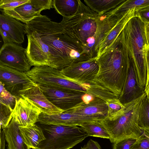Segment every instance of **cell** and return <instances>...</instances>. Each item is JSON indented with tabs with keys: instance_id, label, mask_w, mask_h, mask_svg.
<instances>
[{
	"instance_id": "cell-19",
	"label": "cell",
	"mask_w": 149,
	"mask_h": 149,
	"mask_svg": "<svg viewBox=\"0 0 149 149\" xmlns=\"http://www.w3.org/2000/svg\"><path fill=\"white\" fill-rule=\"evenodd\" d=\"M41 12L32 3L31 0L13 10L2 11V13H6L25 24L40 15Z\"/></svg>"
},
{
	"instance_id": "cell-33",
	"label": "cell",
	"mask_w": 149,
	"mask_h": 149,
	"mask_svg": "<svg viewBox=\"0 0 149 149\" xmlns=\"http://www.w3.org/2000/svg\"><path fill=\"white\" fill-rule=\"evenodd\" d=\"M136 139H128L112 143V149H130Z\"/></svg>"
},
{
	"instance_id": "cell-20",
	"label": "cell",
	"mask_w": 149,
	"mask_h": 149,
	"mask_svg": "<svg viewBox=\"0 0 149 149\" xmlns=\"http://www.w3.org/2000/svg\"><path fill=\"white\" fill-rule=\"evenodd\" d=\"M19 125L12 118L4 130L5 139L8 149H30L24 142L19 129Z\"/></svg>"
},
{
	"instance_id": "cell-37",
	"label": "cell",
	"mask_w": 149,
	"mask_h": 149,
	"mask_svg": "<svg viewBox=\"0 0 149 149\" xmlns=\"http://www.w3.org/2000/svg\"><path fill=\"white\" fill-rule=\"evenodd\" d=\"M144 29L146 45L149 46V23H145Z\"/></svg>"
},
{
	"instance_id": "cell-6",
	"label": "cell",
	"mask_w": 149,
	"mask_h": 149,
	"mask_svg": "<svg viewBox=\"0 0 149 149\" xmlns=\"http://www.w3.org/2000/svg\"><path fill=\"white\" fill-rule=\"evenodd\" d=\"M45 139L36 149H70L88 137L77 126L47 124L37 122Z\"/></svg>"
},
{
	"instance_id": "cell-5",
	"label": "cell",
	"mask_w": 149,
	"mask_h": 149,
	"mask_svg": "<svg viewBox=\"0 0 149 149\" xmlns=\"http://www.w3.org/2000/svg\"><path fill=\"white\" fill-rule=\"evenodd\" d=\"M146 97L145 93L139 98L124 105L125 110L119 116L112 119L107 118L98 121L109 135L111 143L128 139L139 138L143 132L139 125V112L141 103Z\"/></svg>"
},
{
	"instance_id": "cell-22",
	"label": "cell",
	"mask_w": 149,
	"mask_h": 149,
	"mask_svg": "<svg viewBox=\"0 0 149 149\" xmlns=\"http://www.w3.org/2000/svg\"><path fill=\"white\" fill-rule=\"evenodd\" d=\"M83 84L87 90L86 94L93 97L99 98L106 103L118 98L114 93L100 85L95 79Z\"/></svg>"
},
{
	"instance_id": "cell-9",
	"label": "cell",
	"mask_w": 149,
	"mask_h": 149,
	"mask_svg": "<svg viewBox=\"0 0 149 149\" xmlns=\"http://www.w3.org/2000/svg\"><path fill=\"white\" fill-rule=\"evenodd\" d=\"M38 85L48 99L63 112L84 102L83 97L86 94L76 90Z\"/></svg>"
},
{
	"instance_id": "cell-11",
	"label": "cell",
	"mask_w": 149,
	"mask_h": 149,
	"mask_svg": "<svg viewBox=\"0 0 149 149\" xmlns=\"http://www.w3.org/2000/svg\"><path fill=\"white\" fill-rule=\"evenodd\" d=\"M99 70L97 58L74 63L60 70L68 78L83 84L95 79Z\"/></svg>"
},
{
	"instance_id": "cell-12",
	"label": "cell",
	"mask_w": 149,
	"mask_h": 149,
	"mask_svg": "<svg viewBox=\"0 0 149 149\" xmlns=\"http://www.w3.org/2000/svg\"><path fill=\"white\" fill-rule=\"evenodd\" d=\"M0 33L3 44L14 43L20 44L24 40L26 34L25 24L2 13L0 14Z\"/></svg>"
},
{
	"instance_id": "cell-26",
	"label": "cell",
	"mask_w": 149,
	"mask_h": 149,
	"mask_svg": "<svg viewBox=\"0 0 149 149\" xmlns=\"http://www.w3.org/2000/svg\"><path fill=\"white\" fill-rule=\"evenodd\" d=\"M149 7V0H127L113 9L117 15H123L128 10L133 8L138 9Z\"/></svg>"
},
{
	"instance_id": "cell-27",
	"label": "cell",
	"mask_w": 149,
	"mask_h": 149,
	"mask_svg": "<svg viewBox=\"0 0 149 149\" xmlns=\"http://www.w3.org/2000/svg\"><path fill=\"white\" fill-rule=\"evenodd\" d=\"M139 125L142 129L149 130V101L146 97L143 101L140 107Z\"/></svg>"
},
{
	"instance_id": "cell-38",
	"label": "cell",
	"mask_w": 149,
	"mask_h": 149,
	"mask_svg": "<svg viewBox=\"0 0 149 149\" xmlns=\"http://www.w3.org/2000/svg\"><path fill=\"white\" fill-rule=\"evenodd\" d=\"M149 87V74L147 77L146 86L145 88V91Z\"/></svg>"
},
{
	"instance_id": "cell-2",
	"label": "cell",
	"mask_w": 149,
	"mask_h": 149,
	"mask_svg": "<svg viewBox=\"0 0 149 149\" xmlns=\"http://www.w3.org/2000/svg\"><path fill=\"white\" fill-rule=\"evenodd\" d=\"M60 23L67 33L80 42L90 58H97L100 44L110 30L108 22L100 14L79 0L76 13L63 17Z\"/></svg>"
},
{
	"instance_id": "cell-28",
	"label": "cell",
	"mask_w": 149,
	"mask_h": 149,
	"mask_svg": "<svg viewBox=\"0 0 149 149\" xmlns=\"http://www.w3.org/2000/svg\"><path fill=\"white\" fill-rule=\"evenodd\" d=\"M108 106V116L109 119L113 118L121 114L124 111L125 107L116 98L107 102Z\"/></svg>"
},
{
	"instance_id": "cell-4",
	"label": "cell",
	"mask_w": 149,
	"mask_h": 149,
	"mask_svg": "<svg viewBox=\"0 0 149 149\" xmlns=\"http://www.w3.org/2000/svg\"><path fill=\"white\" fill-rule=\"evenodd\" d=\"M144 25L139 17L135 16L129 21L120 35L132 64L137 82L141 87L145 89L147 69L144 52L146 45Z\"/></svg>"
},
{
	"instance_id": "cell-34",
	"label": "cell",
	"mask_w": 149,
	"mask_h": 149,
	"mask_svg": "<svg viewBox=\"0 0 149 149\" xmlns=\"http://www.w3.org/2000/svg\"><path fill=\"white\" fill-rule=\"evenodd\" d=\"M32 3L41 11L53 8V0H31Z\"/></svg>"
},
{
	"instance_id": "cell-15",
	"label": "cell",
	"mask_w": 149,
	"mask_h": 149,
	"mask_svg": "<svg viewBox=\"0 0 149 149\" xmlns=\"http://www.w3.org/2000/svg\"><path fill=\"white\" fill-rule=\"evenodd\" d=\"M93 121L96 120L65 111L53 114L41 113L39 116L37 122L47 124L80 126L84 122Z\"/></svg>"
},
{
	"instance_id": "cell-36",
	"label": "cell",
	"mask_w": 149,
	"mask_h": 149,
	"mask_svg": "<svg viewBox=\"0 0 149 149\" xmlns=\"http://www.w3.org/2000/svg\"><path fill=\"white\" fill-rule=\"evenodd\" d=\"M80 149H102L99 143L96 141L90 139L87 143Z\"/></svg>"
},
{
	"instance_id": "cell-16",
	"label": "cell",
	"mask_w": 149,
	"mask_h": 149,
	"mask_svg": "<svg viewBox=\"0 0 149 149\" xmlns=\"http://www.w3.org/2000/svg\"><path fill=\"white\" fill-rule=\"evenodd\" d=\"M145 93V89L141 87L137 82L132 64L130 61L126 80L122 93L118 99L125 105L139 98Z\"/></svg>"
},
{
	"instance_id": "cell-17",
	"label": "cell",
	"mask_w": 149,
	"mask_h": 149,
	"mask_svg": "<svg viewBox=\"0 0 149 149\" xmlns=\"http://www.w3.org/2000/svg\"><path fill=\"white\" fill-rule=\"evenodd\" d=\"M30 100L41 111V113L53 114L63 111L52 104L44 94L38 84L29 89L22 95Z\"/></svg>"
},
{
	"instance_id": "cell-13",
	"label": "cell",
	"mask_w": 149,
	"mask_h": 149,
	"mask_svg": "<svg viewBox=\"0 0 149 149\" xmlns=\"http://www.w3.org/2000/svg\"><path fill=\"white\" fill-rule=\"evenodd\" d=\"M41 113L30 100L22 96L16 98L15 105L10 116L19 126L25 127L37 123Z\"/></svg>"
},
{
	"instance_id": "cell-31",
	"label": "cell",
	"mask_w": 149,
	"mask_h": 149,
	"mask_svg": "<svg viewBox=\"0 0 149 149\" xmlns=\"http://www.w3.org/2000/svg\"><path fill=\"white\" fill-rule=\"evenodd\" d=\"M142 130L141 135L130 149H149V130Z\"/></svg>"
},
{
	"instance_id": "cell-8",
	"label": "cell",
	"mask_w": 149,
	"mask_h": 149,
	"mask_svg": "<svg viewBox=\"0 0 149 149\" xmlns=\"http://www.w3.org/2000/svg\"><path fill=\"white\" fill-rule=\"evenodd\" d=\"M0 81L6 90L16 98L21 97L26 91L37 85L26 73L1 64Z\"/></svg>"
},
{
	"instance_id": "cell-29",
	"label": "cell",
	"mask_w": 149,
	"mask_h": 149,
	"mask_svg": "<svg viewBox=\"0 0 149 149\" xmlns=\"http://www.w3.org/2000/svg\"><path fill=\"white\" fill-rule=\"evenodd\" d=\"M16 102V97L12 95L4 88L0 82V103L13 110Z\"/></svg>"
},
{
	"instance_id": "cell-25",
	"label": "cell",
	"mask_w": 149,
	"mask_h": 149,
	"mask_svg": "<svg viewBox=\"0 0 149 149\" xmlns=\"http://www.w3.org/2000/svg\"><path fill=\"white\" fill-rule=\"evenodd\" d=\"M80 126L81 130L86 133L88 136L110 139L109 135L107 130L98 121L85 122Z\"/></svg>"
},
{
	"instance_id": "cell-30",
	"label": "cell",
	"mask_w": 149,
	"mask_h": 149,
	"mask_svg": "<svg viewBox=\"0 0 149 149\" xmlns=\"http://www.w3.org/2000/svg\"><path fill=\"white\" fill-rule=\"evenodd\" d=\"M13 110L0 103V128L3 130L8 126L12 118L10 116Z\"/></svg>"
},
{
	"instance_id": "cell-39",
	"label": "cell",
	"mask_w": 149,
	"mask_h": 149,
	"mask_svg": "<svg viewBox=\"0 0 149 149\" xmlns=\"http://www.w3.org/2000/svg\"><path fill=\"white\" fill-rule=\"evenodd\" d=\"M145 92L146 95V97L149 101V87L145 91Z\"/></svg>"
},
{
	"instance_id": "cell-7",
	"label": "cell",
	"mask_w": 149,
	"mask_h": 149,
	"mask_svg": "<svg viewBox=\"0 0 149 149\" xmlns=\"http://www.w3.org/2000/svg\"><path fill=\"white\" fill-rule=\"evenodd\" d=\"M36 83L54 88L73 90L86 93L83 84L70 79L60 70L46 65L34 66L26 73Z\"/></svg>"
},
{
	"instance_id": "cell-23",
	"label": "cell",
	"mask_w": 149,
	"mask_h": 149,
	"mask_svg": "<svg viewBox=\"0 0 149 149\" xmlns=\"http://www.w3.org/2000/svg\"><path fill=\"white\" fill-rule=\"evenodd\" d=\"M79 0H53V6L56 11L63 17L74 15L79 6Z\"/></svg>"
},
{
	"instance_id": "cell-10",
	"label": "cell",
	"mask_w": 149,
	"mask_h": 149,
	"mask_svg": "<svg viewBox=\"0 0 149 149\" xmlns=\"http://www.w3.org/2000/svg\"><path fill=\"white\" fill-rule=\"evenodd\" d=\"M26 50L20 44H3L0 50V64L26 73L32 66L26 56Z\"/></svg>"
},
{
	"instance_id": "cell-18",
	"label": "cell",
	"mask_w": 149,
	"mask_h": 149,
	"mask_svg": "<svg viewBox=\"0 0 149 149\" xmlns=\"http://www.w3.org/2000/svg\"><path fill=\"white\" fill-rule=\"evenodd\" d=\"M135 8L127 11L118 20L115 26L108 32L100 44L97 59L102 55L121 33L129 21L135 16Z\"/></svg>"
},
{
	"instance_id": "cell-32",
	"label": "cell",
	"mask_w": 149,
	"mask_h": 149,
	"mask_svg": "<svg viewBox=\"0 0 149 149\" xmlns=\"http://www.w3.org/2000/svg\"><path fill=\"white\" fill-rule=\"evenodd\" d=\"M30 0H0V8L4 10H13Z\"/></svg>"
},
{
	"instance_id": "cell-21",
	"label": "cell",
	"mask_w": 149,
	"mask_h": 149,
	"mask_svg": "<svg viewBox=\"0 0 149 149\" xmlns=\"http://www.w3.org/2000/svg\"><path fill=\"white\" fill-rule=\"evenodd\" d=\"M19 129L24 141L30 148L36 149L45 139L42 129L36 123L25 127L19 126Z\"/></svg>"
},
{
	"instance_id": "cell-35",
	"label": "cell",
	"mask_w": 149,
	"mask_h": 149,
	"mask_svg": "<svg viewBox=\"0 0 149 149\" xmlns=\"http://www.w3.org/2000/svg\"><path fill=\"white\" fill-rule=\"evenodd\" d=\"M135 15L144 23H149V7L135 9Z\"/></svg>"
},
{
	"instance_id": "cell-24",
	"label": "cell",
	"mask_w": 149,
	"mask_h": 149,
	"mask_svg": "<svg viewBox=\"0 0 149 149\" xmlns=\"http://www.w3.org/2000/svg\"><path fill=\"white\" fill-rule=\"evenodd\" d=\"M125 0H84L89 8L98 14L105 13L117 7Z\"/></svg>"
},
{
	"instance_id": "cell-3",
	"label": "cell",
	"mask_w": 149,
	"mask_h": 149,
	"mask_svg": "<svg viewBox=\"0 0 149 149\" xmlns=\"http://www.w3.org/2000/svg\"><path fill=\"white\" fill-rule=\"evenodd\" d=\"M120 34L97 59L99 70L95 79L118 98L124 88L130 65L129 58Z\"/></svg>"
},
{
	"instance_id": "cell-14",
	"label": "cell",
	"mask_w": 149,
	"mask_h": 149,
	"mask_svg": "<svg viewBox=\"0 0 149 149\" xmlns=\"http://www.w3.org/2000/svg\"><path fill=\"white\" fill-rule=\"evenodd\" d=\"M65 111L99 121L108 117V106L104 101L93 97L90 101H84Z\"/></svg>"
},
{
	"instance_id": "cell-1",
	"label": "cell",
	"mask_w": 149,
	"mask_h": 149,
	"mask_svg": "<svg viewBox=\"0 0 149 149\" xmlns=\"http://www.w3.org/2000/svg\"><path fill=\"white\" fill-rule=\"evenodd\" d=\"M26 54L31 65H46L59 70L90 58L84 46L67 33L60 23L41 14L26 24Z\"/></svg>"
}]
</instances>
